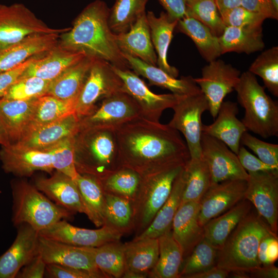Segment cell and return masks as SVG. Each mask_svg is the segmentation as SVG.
Here are the masks:
<instances>
[{
	"label": "cell",
	"mask_w": 278,
	"mask_h": 278,
	"mask_svg": "<svg viewBox=\"0 0 278 278\" xmlns=\"http://www.w3.org/2000/svg\"><path fill=\"white\" fill-rule=\"evenodd\" d=\"M115 130L122 167L142 177L184 166L190 159L179 131L168 124L138 117Z\"/></svg>",
	"instance_id": "1"
},
{
	"label": "cell",
	"mask_w": 278,
	"mask_h": 278,
	"mask_svg": "<svg viewBox=\"0 0 278 278\" xmlns=\"http://www.w3.org/2000/svg\"><path fill=\"white\" fill-rule=\"evenodd\" d=\"M239 70L221 59L208 62L201 70V76L195 81L205 96L208 111L215 118L225 97L234 90L239 82Z\"/></svg>",
	"instance_id": "11"
},
{
	"label": "cell",
	"mask_w": 278,
	"mask_h": 278,
	"mask_svg": "<svg viewBox=\"0 0 278 278\" xmlns=\"http://www.w3.org/2000/svg\"><path fill=\"white\" fill-rule=\"evenodd\" d=\"M127 271L148 276L159 258L158 238L133 239L124 244Z\"/></svg>",
	"instance_id": "35"
},
{
	"label": "cell",
	"mask_w": 278,
	"mask_h": 278,
	"mask_svg": "<svg viewBox=\"0 0 278 278\" xmlns=\"http://www.w3.org/2000/svg\"><path fill=\"white\" fill-rule=\"evenodd\" d=\"M250 72L259 76L264 86L274 96L278 97V47L262 51L249 66Z\"/></svg>",
	"instance_id": "45"
},
{
	"label": "cell",
	"mask_w": 278,
	"mask_h": 278,
	"mask_svg": "<svg viewBox=\"0 0 278 278\" xmlns=\"http://www.w3.org/2000/svg\"><path fill=\"white\" fill-rule=\"evenodd\" d=\"M106 225L123 234L133 230L132 202L123 197L105 192Z\"/></svg>",
	"instance_id": "44"
},
{
	"label": "cell",
	"mask_w": 278,
	"mask_h": 278,
	"mask_svg": "<svg viewBox=\"0 0 278 278\" xmlns=\"http://www.w3.org/2000/svg\"><path fill=\"white\" fill-rule=\"evenodd\" d=\"M149 0H115L109 10V25L115 34L128 31L137 18L145 12Z\"/></svg>",
	"instance_id": "43"
},
{
	"label": "cell",
	"mask_w": 278,
	"mask_h": 278,
	"mask_svg": "<svg viewBox=\"0 0 278 278\" xmlns=\"http://www.w3.org/2000/svg\"><path fill=\"white\" fill-rule=\"evenodd\" d=\"M273 234H276L258 213L251 211L218 249L216 266L230 273L244 272L248 275L261 266L257 257L260 241Z\"/></svg>",
	"instance_id": "3"
},
{
	"label": "cell",
	"mask_w": 278,
	"mask_h": 278,
	"mask_svg": "<svg viewBox=\"0 0 278 278\" xmlns=\"http://www.w3.org/2000/svg\"><path fill=\"white\" fill-rule=\"evenodd\" d=\"M36 56L30 58L12 70L0 73V98L3 97L9 88L19 79Z\"/></svg>",
	"instance_id": "56"
},
{
	"label": "cell",
	"mask_w": 278,
	"mask_h": 278,
	"mask_svg": "<svg viewBox=\"0 0 278 278\" xmlns=\"http://www.w3.org/2000/svg\"><path fill=\"white\" fill-rule=\"evenodd\" d=\"M50 82L37 77H20L3 97L20 100L37 98L47 94Z\"/></svg>",
	"instance_id": "49"
},
{
	"label": "cell",
	"mask_w": 278,
	"mask_h": 278,
	"mask_svg": "<svg viewBox=\"0 0 278 278\" xmlns=\"http://www.w3.org/2000/svg\"><path fill=\"white\" fill-rule=\"evenodd\" d=\"M96 59L86 56L51 81L46 94L62 100L77 99L90 69Z\"/></svg>",
	"instance_id": "33"
},
{
	"label": "cell",
	"mask_w": 278,
	"mask_h": 278,
	"mask_svg": "<svg viewBox=\"0 0 278 278\" xmlns=\"http://www.w3.org/2000/svg\"><path fill=\"white\" fill-rule=\"evenodd\" d=\"M10 144V142L0 120V145L7 146Z\"/></svg>",
	"instance_id": "62"
},
{
	"label": "cell",
	"mask_w": 278,
	"mask_h": 278,
	"mask_svg": "<svg viewBox=\"0 0 278 278\" xmlns=\"http://www.w3.org/2000/svg\"><path fill=\"white\" fill-rule=\"evenodd\" d=\"M245 199L251 202L271 231L278 229V172H248Z\"/></svg>",
	"instance_id": "12"
},
{
	"label": "cell",
	"mask_w": 278,
	"mask_h": 278,
	"mask_svg": "<svg viewBox=\"0 0 278 278\" xmlns=\"http://www.w3.org/2000/svg\"><path fill=\"white\" fill-rule=\"evenodd\" d=\"M219 14L224 11L240 6L241 0H215Z\"/></svg>",
	"instance_id": "61"
},
{
	"label": "cell",
	"mask_w": 278,
	"mask_h": 278,
	"mask_svg": "<svg viewBox=\"0 0 278 278\" xmlns=\"http://www.w3.org/2000/svg\"><path fill=\"white\" fill-rule=\"evenodd\" d=\"M75 163L80 174L99 180L122 167L115 130L81 128L75 135Z\"/></svg>",
	"instance_id": "4"
},
{
	"label": "cell",
	"mask_w": 278,
	"mask_h": 278,
	"mask_svg": "<svg viewBox=\"0 0 278 278\" xmlns=\"http://www.w3.org/2000/svg\"><path fill=\"white\" fill-rule=\"evenodd\" d=\"M249 277L277 278L278 268L274 264L261 266L248 273Z\"/></svg>",
	"instance_id": "60"
},
{
	"label": "cell",
	"mask_w": 278,
	"mask_h": 278,
	"mask_svg": "<svg viewBox=\"0 0 278 278\" xmlns=\"http://www.w3.org/2000/svg\"><path fill=\"white\" fill-rule=\"evenodd\" d=\"M11 187L12 221L15 227L27 223L39 232L59 220L71 218L74 214L26 181H14Z\"/></svg>",
	"instance_id": "6"
},
{
	"label": "cell",
	"mask_w": 278,
	"mask_h": 278,
	"mask_svg": "<svg viewBox=\"0 0 278 278\" xmlns=\"http://www.w3.org/2000/svg\"><path fill=\"white\" fill-rule=\"evenodd\" d=\"M123 90V82L112 65L95 59L78 96L75 114L80 120L95 111L98 101Z\"/></svg>",
	"instance_id": "9"
},
{
	"label": "cell",
	"mask_w": 278,
	"mask_h": 278,
	"mask_svg": "<svg viewBox=\"0 0 278 278\" xmlns=\"http://www.w3.org/2000/svg\"><path fill=\"white\" fill-rule=\"evenodd\" d=\"M45 276L51 278H94L85 271L55 264H46Z\"/></svg>",
	"instance_id": "54"
},
{
	"label": "cell",
	"mask_w": 278,
	"mask_h": 278,
	"mask_svg": "<svg viewBox=\"0 0 278 278\" xmlns=\"http://www.w3.org/2000/svg\"><path fill=\"white\" fill-rule=\"evenodd\" d=\"M275 8L278 10V0H271Z\"/></svg>",
	"instance_id": "63"
},
{
	"label": "cell",
	"mask_w": 278,
	"mask_h": 278,
	"mask_svg": "<svg viewBox=\"0 0 278 278\" xmlns=\"http://www.w3.org/2000/svg\"><path fill=\"white\" fill-rule=\"evenodd\" d=\"M0 160L6 173L29 177L38 170L51 172L54 169L50 153L23 147L16 144L1 146Z\"/></svg>",
	"instance_id": "19"
},
{
	"label": "cell",
	"mask_w": 278,
	"mask_h": 278,
	"mask_svg": "<svg viewBox=\"0 0 278 278\" xmlns=\"http://www.w3.org/2000/svg\"><path fill=\"white\" fill-rule=\"evenodd\" d=\"M175 29L191 39L207 62L216 60L221 55L218 37L196 19L185 15L178 20Z\"/></svg>",
	"instance_id": "37"
},
{
	"label": "cell",
	"mask_w": 278,
	"mask_h": 278,
	"mask_svg": "<svg viewBox=\"0 0 278 278\" xmlns=\"http://www.w3.org/2000/svg\"><path fill=\"white\" fill-rule=\"evenodd\" d=\"M185 186L184 167L175 179L170 194L149 226L134 239L158 238L171 229L172 223L181 204Z\"/></svg>",
	"instance_id": "31"
},
{
	"label": "cell",
	"mask_w": 278,
	"mask_h": 278,
	"mask_svg": "<svg viewBox=\"0 0 278 278\" xmlns=\"http://www.w3.org/2000/svg\"><path fill=\"white\" fill-rule=\"evenodd\" d=\"M15 239L0 256V278H15L21 268L38 254L39 232L27 223L17 227Z\"/></svg>",
	"instance_id": "20"
},
{
	"label": "cell",
	"mask_w": 278,
	"mask_h": 278,
	"mask_svg": "<svg viewBox=\"0 0 278 278\" xmlns=\"http://www.w3.org/2000/svg\"><path fill=\"white\" fill-rule=\"evenodd\" d=\"M69 29L49 27L22 3L0 4V50L31 35L61 33Z\"/></svg>",
	"instance_id": "8"
},
{
	"label": "cell",
	"mask_w": 278,
	"mask_h": 278,
	"mask_svg": "<svg viewBox=\"0 0 278 278\" xmlns=\"http://www.w3.org/2000/svg\"><path fill=\"white\" fill-rule=\"evenodd\" d=\"M96 266L108 277H122L126 268L124 244L119 241L96 247H85Z\"/></svg>",
	"instance_id": "40"
},
{
	"label": "cell",
	"mask_w": 278,
	"mask_h": 278,
	"mask_svg": "<svg viewBox=\"0 0 278 278\" xmlns=\"http://www.w3.org/2000/svg\"><path fill=\"white\" fill-rule=\"evenodd\" d=\"M80 129V119L74 113L54 122L28 128L20 140L14 144L44 150L67 137L75 135Z\"/></svg>",
	"instance_id": "21"
},
{
	"label": "cell",
	"mask_w": 278,
	"mask_h": 278,
	"mask_svg": "<svg viewBox=\"0 0 278 278\" xmlns=\"http://www.w3.org/2000/svg\"><path fill=\"white\" fill-rule=\"evenodd\" d=\"M158 239L159 258L148 276L153 278L179 277L183 255L179 245L172 236L171 229Z\"/></svg>",
	"instance_id": "38"
},
{
	"label": "cell",
	"mask_w": 278,
	"mask_h": 278,
	"mask_svg": "<svg viewBox=\"0 0 278 278\" xmlns=\"http://www.w3.org/2000/svg\"><path fill=\"white\" fill-rule=\"evenodd\" d=\"M39 234L50 239L84 247H96L119 241L123 235L119 231L106 224L97 229H88L75 227L65 219L58 221Z\"/></svg>",
	"instance_id": "16"
},
{
	"label": "cell",
	"mask_w": 278,
	"mask_h": 278,
	"mask_svg": "<svg viewBox=\"0 0 278 278\" xmlns=\"http://www.w3.org/2000/svg\"><path fill=\"white\" fill-rule=\"evenodd\" d=\"M174 113L168 125L184 135L190 159L201 157V116L208 110L207 101L202 93L180 96L171 108Z\"/></svg>",
	"instance_id": "10"
},
{
	"label": "cell",
	"mask_w": 278,
	"mask_h": 278,
	"mask_svg": "<svg viewBox=\"0 0 278 278\" xmlns=\"http://www.w3.org/2000/svg\"><path fill=\"white\" fill-rule=\"evenodd\" d=\"M240 6L264 16L267 19H278V10L271 0H241Z\"/></svg>",
	"instance_id": "55"
},
{
	"label": "cell",
	"mask_w": 278,
	"mask_h": 278,
	"mask_svg": "<svg viewBox=\"0 0 278 278\" xmlns=\"http://www.w3.org/2000/svg\"><path fill=\"white\" fill-rule=\"evenodd\" d=\"M61 33L36 34L0 50V73L12 70L56 45Z\"/></svg>",
	"instance_id": "27"
},
{
	"label": "cell",
	"mask_w": 278,
	"mask_h": 278,
	"mask_svg": "<svg viewBox=\"0 0 278 278\" xmlns=\"http://www.w3.org/2000/svg\"><path fill=\"white\" fill-rule=\"evenodd\" d=\"M38 254L44 262L85 271L94 278L108 276L95 265L84 247H77L39 235Z\"/></svg>",
	"instance_id": "18"
},
{
	"label": "cell",
	"mask_w": 278,
	"mask_h": 278,
	"mask_svg": "<svg viewBox=\"0 0 278 278\" xmlns=\"http://www.w3.org/2000/svg\"><path fill=\"white\" fill-rule=\"evenodd\" d=\"M146 17L150 28L152 43L157 56V66L170 75L177 78L178 70L167 61V53L178 20L171 19L164 11L159 16L148 11Z\"/></svg>",
	"instance_id": "30"
},
{
	"label": "cell",
	"mask_w": 278,
	"mask_h": 278,
	"mask_svg": "<svg viewBox=\"0 0 278 278\" xmlns=\"http://www.w3.org/2000/svg\"><path fill=\"white\" fill-rule=\"evenodd\" d=\"M263 28L226 26L218 37L221 55L231 52L250 54L265 47Z\"/></svg>",
	"instance_id": "36"
},
{
	"label": "cell",
	"mask_w": 278,
	"mask_h": 278,
	"mask_svg": "<svg viewBox=\"0 0 278 278\" xmlns=\"http://www.w3.org/2000/svg\"><path fill=\"white\" fill-rule=\"evenodd\" d=\"M142 179L141 176L135 171L121 167L99 181L105 192L123 197L132 202Z\"/></svg>",
	"instance_id": "42"
},
{
	"label": "cell",
	"mask_w": 278,
	"mask_h": 278,
	"mask_svg": "<svg viewBox=\"0 0 278 278\" xmlns=\"http://www.w3.org/2000/svg\"><path fill=\"white\" fill-rule=\"evenodd\" d=\"M75 181L81 195L85 214L97 227L105 225V192L100 181L94 176L79 173Z\"/></svg>",
	"instance_id": "34"
},
{
	"label": "cell",
	"mask_w": 278,
	"mask_h": 278,
	"mask_svg": "<svg viewBox=\"0 0 278 278\" xmlns=\"http://www.w3.org/2000/svg\"><path fill=\"white\" fill-rule=\"evenodd\" d=\"M110 9L101 0L88 4L74 20L72 27L60 34L65 47L104 60L119 68H129L108 22Z\"/></svg>",
	"instance_id": "2"
},
{
	"label": "cell",
	"mask_w": 278,
	"mask_h": 278,
	"mask_svg": "<svg viewBox=\"0 0 278 278\" xmlns=\"http://www.w3.org/2000/svg\"><path fill=\"white\" fill-rule=\"evenodd\" d=\"M218 249L204 238L183 261L179 277L199 272L216 266Z\"/></svg>",
	"instance_id": "47"
},
{
	"label": "cell",
	"mask_w": 278,
	"mask_h": 278,
	"mask_svg": "<svg viewBox=\"0 0 278 278\" xmlns=\"http://www.w3.org/2000/svg\"><path fill=\"white\" fill-rule=\"evenodd\" d=\"M36 188L57 204L75 213L85 214L78 187L74 179L56 170L50 177L38 178Z\"/></svg>",
	"instance_id": "26"
},
{
	"label": "cell",
	"mask_w": 278,
	"mask_h": 278,
	"mask_svg": "<svg viewBox=\"0 0 278 278\" xmlns=\"http://www.w3.org/2000/svg\"><path fill=\"white\" fill-rule=\"evenodd\" d=\"M247 180H229L212 184L201 198L198 221L201 226L245 199Z\"/></svg>",
	"instance_id": "17"
},
{
	"label": "cell",
	"mask_w": 278,
	"mask_h": 278,
	"mask_svg": "<svg viewBox=\"0 0 278 278\" xmlns=\"http://www.w3.org/2000/svg\"><path fill=\"white\" fill-rule=\"evenodd\" d=\"M141 117L140 109L134 99L124 90L102 100L99 107L80 120V129H114Z\"/></svg>",
	"instance_id": "13"
},
{
	"label": "cell",
	"mask_w": 278,
	"mask_h": 278,
	"mask_svg": "<svg viewBox=\"0 0 278 278\" xmlns=\"http://www.w3.org/2000/svg\"><path fill=\"white\" fill-rule=\"evenodd\" d=\"M115 39L122 53L157 66V56L152 43L146 12L137 18L128 31L115 34Z\"/></svg>",
	"instance_id": "28"
},
{
	"label": "cell",
	"mask_w": 278,
	"mask_h": 278,
	"mask_svg": "<svg viewBox=\"0 0 278 278\" xmlns=\"http://www.w3.org/2000/svg\"><path fill=\"white\" fill-rule=\"evenodd\" d=\"M220 15L225 26L250 28H262L264 21L267 19L264 16L241 6L224 11Z\"/></svg>",
	"instance_id": "50"
},
{
	"label": "cell",
	"mask_w": 278,
	"mask_h": 278,
	"mask_svg": "<svg viewBox=\"0 0 278 278\" xmlns=\"http://www.w3.org/2000/svg\"><path fill=\"white\" fill-rule=\"evenodd\" d=\"M258 260L261 266L274 264L278 258V239L276 234L263 238L258 246Z\"/></svg>",
	"instance_id": "52"
},
{
	"label": "cell",
	"mask_w": 278,
	"mask_h": 278,
	"mask_svg": "<svg viewBox=\"0 0 278 278\" xmlns=\"http://www.w3.org/2000/svg\"><path fill=\"white\" fill-rule=\"evenodd\" d=\"M158 1L172 20H178L185 16L186 0H158Z\"/></svg>",
	"instance_id": "58"
},
{
	"label": "cell",
	"mask_w": 278,
	"mask_h": 278,
	"mask_svg": "<svg viewBox=\"0 0 278 278\" xmlns=\"http://www.w3.org/2000/svg\"><path fill=\"white\" fill-rule=\"evenodd\" d=\"M37 98L20 100L0 98V120L10 144L18 142L26 132Z\"/></svg>",
	"instance_id": "29"
},
{
	"label": "cell",
	"mask_w": 278,
	"mask_h": 278,
	"mask_svg": "<svg viewBox=\"0 0 278 278\" xmlns=\"http://www.w3.org/2000/svg\"><path fill=\"white\" fill-rule=\"evenodd\" d=\"M238 103L245 109L241 121L252 132L264 138L278 136V106L260 85L255 75L241 74L234 89Z\"/></svg>",
	"instance_id": "5"
},
{
	"label": "cell",
	"mask_w": 278,
	"mask_h": 278,
	"mask_svg": "<svg viewBox=\"0 0 278 278\" xmlns=\"http://www.w3.org/2000/svg\"><path fill=\"white\" fill-rule=\"evenodd\" d=\"M124 83V90L135 101L141 111V117L159 121L163 112L172 108L180 95L173 93L157 94L151 92L139 76L129 68H119L112 65Z\"/></svg>",
	"instance_id": "14"
},
{
	"label": "cell",
	"mask_w": 278,
	"mask_h": 278,
	"mask_svg": "<svg viewBox=\"0 0 278 278\" xmlns=\"http://www.w3.org/2000/svg\"><path fill=\"white\" fill-rule=\"evenodd\" d=\"M184 166L171 167L142 177L137 194L132 202L136 236L149 226L167 200L175 179Z\"/></svg>",
	"instance_id": "7"
},
{
	"label": "cell",
	"mask_w": 278,
	"mask_h": 278,
	"mask_svg": "<svg viewBox=\"0 0 278 278\" xmlns=\"http://www.w3.org/2000/svg\"><path fill=\"white\" fill-rule=\"evenodd\" d=\"M199 210V202L181 203L172 221V234L181 249L183 262L204 238L203 227L198 221Z\"/></svg>",
	"instance_id": "23"
},
{
	"label": "cell",
	"mask_w": 278,
	"mask_h": 278,
	"mask_svg": "<svg viewBox=\"0 0 278 278\" xmlns=\"http://www.w3.org/2000/svg\"><path fill=\"white\" fill-rule=\"evenodd\" d=\"M237 103L231 101H223L215 121L209 125H202V133L215 137L223 142L237 154L240 140L247 129L237 117Z\"/></svg>",
	"instance_id": "24"
},
{
	"label": "cell",
	"mask_w": 278,
	"mask_h": 278,
	"mask_svg": "<svg viewBox=\"0 0 278 278\" xmlns=\"http://www.w3.org/2000/svg\"><path fill=\"white\" fill-rule=\"evenodd\" d=\"M130 69L138 76L146 78L150 84L169 90L172 93L182 96L201 92L191 76L174 77L157 66L149 64L140 59L123 54Z\"/></svg>",
	"instance_id": "25"
},
{
	"label": "cell",
	"mask_w": 278,
	"mask_h": 278,
	"mask_svg": "<svg viewBox=\"0 0 278 278\" xmlns=\"http://www.w3.org/2000/svg\"><path fill=\"white\" fill-rule=\"evenodd\" d=\"M86 55L69 49L58 43L45 53L37 56L20 77H37L52 81Z\"/></svg>",
	"instance_id": "22"
},
{
	"label": "cell",
	"mask_w": 278,
	"mask_h": 278,
	"mask_svg": "<svg viewBox=\"0 0 278 278\" xmlns=\"http://www.w3.org/2000/svg\"><path fill=\"white\" fill-rule=\"evenodd\" d=\"M46 263L38 254L19 271L16 277L42 278L45 276Z\"/></svg>",
	"instance_id": "57"
},
{
	"label": "cell",
	"mask_w": 278,
	"mask_h": 278,
	"mask_svg": "<svg viewBox=\"0 0 278 278\" xmlns=\"http://www.w3.org/2000/svg\"><path fill=\"white\" fill-rule=\"evenodd\" d=\"M185 15L203 24L218 37L221 35L226 27L215 0H186Z\"/></svg>",
	"instance_id": "46"
},
{
	"label": "cell",
	"mask_w": 278,
	"mask_h": 278,
	"mask_svg": "<svg viewBox=\"0 0 278 278\" xmlns=\"http://www.w3.org/2000/svg\"><path fill=\"white\" fill-rule=\"evenodd\" d=\"M252 204L244 199L229 210L210 220L203 226L204 237L219 249L238 224L251 211Z\"/></svg>",
	"instance_id": "32"
},
{
	"label": "cell",
	"mask_w": 278,
	"mask_h": 278,
	"mask_svg": "<svg viewBox=\"0 0 278 278\" xmlns=\"http://www.w3.org/2000/svg\"><path fill=\"white\" fill-rule=\"evenodd\" d=\"M240 143L250 149L265 163L278 168V145L266 142L247 131L241 136Z\"/></svg>",
	"instance_id": "51"
},
{
	"label": "cell",
	"mask_w": 278,
	"mask_h": 278,
	"mask_svg": "<svg viewBox=\"0 0 278 278\" xmlns=\"http://www.w3.org/2000/svg\"><path fill=\"white\" fill-rule=\"evenodd\" d=\"M201 147V157L208 167L211 185L229 180H248V173L241 165L237 154L223 142L202 133Z\"/></svg>",
	"instance_id": "15"
},
{
	"label": "cell",
	"mask_w": 278,
	"mask_h": 278,
	"mask_svg": "<svg viewBox=\"0 0 278 278\" xmlns=\"http://www.w3.org/2000/svg\"><path fill=\"white\" fill-rule=\"evenodd\" d=\"M237 155L241 165L247 172H278L277 167L265 163L243 146L240 147Z\"/></svg>",
	"instance_id": "53"
},
{
	"label": "cell",
	"mask_w": 278,
	"mask_h": 278,
	"mask_svg": "<svg viewBox=\"0 0 278 278\" xmlns=\"http://www.w3.org/2000/svg\"><path fill=\"white\" fill-rule=\"evenodd\" d=\"M185 186L181 203L200 202L211 185V176L205 161L200 158L190 159L184 167Z\"/></svg>",
	"instance_id": "39"
},
{
	"label": "cell",
	"mask_w": 278,
	"mask_h": 278,
	"mask_svg": "<svg viewBox=\"0 0 278 278\" xmlns=\"http://www.w3.org/2000/svg\"><path fill=\"white\" fill-rule=\"evenodd\" d=\"M75 135L67 137L42 150L50 153L54 169L64 173L74 180L79 174L75 163Z\"/></svg>",
	"instance_id": "48"
},
{
	"label": "cell",
	"mask_w": 278,
	"mask_h": 278,
	"mask_svg": "<svg viewBox=\"0 0 278 278\" xmlns=\"http://www.w3.org/2000/svg\"><path fill=\"white\" fill-rule=\"evenodd\" d=\"M76 101L77 99L62 100L48 94L38 97L27 130L61 119L75 113Z\"/></svg>",
	"instance_id": "41"
},
{
	"label": "cell",
	"mask_w": 278,
	"mask_h": 278,
	"mask_svg": "<svg viewBox=\"0 0 278 278\" xmlns=\"http://www.w3.org/2000/svg\"><path fill=\"white\" fill-rule=\"evenodd\" d=\"M228 271L215 266L205 270L188 275L186 278H225L229 276Z\"/></svg>",
	"instance_id": "59"
}]
</instances>
